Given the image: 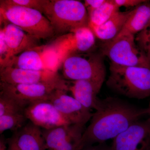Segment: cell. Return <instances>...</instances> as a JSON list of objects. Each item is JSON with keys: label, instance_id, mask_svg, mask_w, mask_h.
Wrapping results in <instances>:
<instances>
[{"label": "cell", "instance_id": "cell-1", "mask_svg": "<svg viewBox=\"0 0 150 150\" xmlns=\"http://www.w3.org/2000/svg\"><path fill=\"white\" fill-rule=\"evenodd\" d=\"M146 114V108L137 107L118 98L99 99L90 123L83 134L81 150L113 140Z\"/></svg>", "mask_w": 150, "mask_h": 150}, {"label": "cell", "instance_id": "cell-2", "mask_svg": "<svg viewBox=\"0 0 150 150\" xmlns=\"http://www.w3.org/2000/svg\"><path fill=\"white\" fill-rule=\"evenodd\" d=\"M41 13L60 35L88 27V12L83 3L76 0H43Z\"/></svg>", "mask_w": 150, "mask_h": 150}, {"label": "cell", "instance_id": "cell-3", "mask_svg": "<svg viewBox=\"0 0 150 150\" xmlns=\"http://www.w3.org/2000/svg\"><path fill=\"white\" fill-rule=\"evenodd\" d=\"M106 85L115 93L129 98L150 96V67H126L110 63Z\"/></svg>", "mask_w": 150, "mask_h": 150}, {"label": "cell", "instance_id": "cell-4", "mask_svg": "<svg viewBox=\"0 0 150 150\" xmlns=\"http://www.w3.org/2000/svg\"><path fill=\"white\" fill-rule=\"evenodd\" d=\"M0 3L1 23L15 25L36 40L47 39L55 35L51 23L39 11Z\"/></svg>", "mask_w": 150, "mask_h": 150}, {"label": "cell", "instance_id": "cell-5", "mask_svg": "<svg viewBox=\"0 0 150 150\" xmlns=\"http://www.w3.org/2000/svg\"><path fill=\"white\" fill-rule=\"evenodd\" d=\"M102 54L91 52L73 54L63 61V74L70 81L90 80L103 84L106 69Z\"/></svg>", "mask_w": 150, "mask_h": 150}, {"label": "cell", "instance_id": "cell-6", "mask_svg": "<svg viewBox=\"0 0 150 150\" xmlns=\"http://www.w3.org/2000/svg\"><path fill=\"white\" fill-rule=\"evenodd\" d=\"M135 37V35L129 33L120 32L114 39L104 43L102 55L115 64L150 67L146 54L137 45Z\"/></svg>", "mask_w": 150, "mask_h": 150}, {"label": "cell", "instance_id": "cell-7", "mask_svg": "<svg viewBox=\"0 0 150 150\" xmlns=\"http://www.w3.org/2000/svg\"><path fill=\"white\" fill-rule=\"evenodd\" d=\"M95 43V35L88 26L62 34L48 46L56 54L61 67L62 62L68 56L91 52Z\"/></svg>", "mask_w": 150, "mask_h": 150}, {"label": "cell", "instance_id": "cell-8", "mask_svg": "<svg viewBox=\"0 0 150 150\" xmlns=\"http://www.w3.org/2000/svg\"><path fill=\"white\" fill-rule=\"evenodd\" d=\"M1 92L9 96L28 106L32 103L48 100L58 89L69 91V83L64 79L58 81L32 84H11L1 82Z\"/></svg>", "mask_w": 150, "mask_h": 150}, {"label": "cell", "instance_id": "cell-9", "mask_svg": "<svg viewBox=\"0 0 150 150\" xmlns=\"http://www.w3.org/2000/svg\"><path fill=\"white\" fill-rule=\"evenodd\" d=\"M8 67L23 69L58 72L60 66L56 54L46 45L36 46L15 56Z\"/></svg>", "mask_w": 150, "mask_h": 150}, {"label": "cell", "instance_id": "cell-10", "mask_svg": "<svg viewBox=\"0 0 150 150\" xmlns=\"http://www.w3.org/2000/svg\"><path fill=\"white\" fill-rule=\"evenodd\" d=\"M67 91L63 89L57 90L48 100L71 124L84 126L91 119L93 113L74 98L67 95Z\"/></svg>", "mask_w": 150, "mask_h": 150}, {"label": "cell", "instance_id": "cell-11", "mask_svg": "<svg viewBox=\"0 0 150 150\" xmlns=\"http://www.w3.org/2000/svg\"><path fill=\"white\" fill-rule=\"evenodd\" d=\"M112 150H150V122H135L113 139Z\"/></svg>", "mask_w": 150, "mask_h": 150}, {"label": "cell", "instance_id": "cell-12", "mask_svg": "<svg viewBox=\"0 0 150 150\" xmlns=\"http://www.w3.org/2000/svg\"><path fill=\"white\" fill-rule=\"evenodd\" d=\"M24 113L30 122L44 130L72 125L49 100L30 103L25 108Z\"/></svg>", "mask_w": 150, "mask_h": 150}, {"label": "cell", "instance_id": "cell-13", "mask_svg": "<svg viewBox=\"0 0 150 150\" xmlns=\"http://www.w3.org/2000/svg\"><path fill=\"white\" fill-rule=\"evenodd\" d=\"M1 82L11 84H32L58 81L64 80L58 72L35 71L7 67L0 68Z\"/></svg>", "mask_w": 150, "mask_h": 150}, {"label": "cell", "instance_id": "cell-14", "mask_svg": "<svg viewBox=\"0 0 150 150\" xmlns=\"http://www.w3.org/2000/svg\"><path fill=\"white\" fill-rule=\"evenodd\" d=\"M103 85L90 80L71 81L69 91L73 97L89 110H96L99 102L97 97Z\"/></svg>", "mask_w": 150, "mask_h": 150}, {"label": "cell", "instance_id": "cell-15", "mask_svg": "<svg viewBox=\"0 0 150 150\" xmlns=\"http://www.w3.org/2000/svg\"><path fill=\"white\" fill-rule=\"evenodd\" d=\"M2 28L4 30L6 43L13 56H17L37 46L36 39L16 25L11 23H5Z\"/></svg>", "mask_w": 150, "mask_h": 150}, {"label": "cell", "instance_id": "cell-16", "mask_svg": "<svg viewBox=\"0 0 150 150\" xmlns=\"http://www.w3.org/2000/svg\"><path fill=\"white\" fill-rule=\"evenodd\" d=\"M20 150H47L41 128L31 122L12 137Z\"/></svg>", "mask_w": 150, "mask_h": 150}, {"label": "cell", "instance_id": "cell-17", "mask_svg": "<svg viewBox=\"0 0 150 150\" xmlns=\"http://www.w3.org/2000/svg\"><path fill=\"white\" fill-rule=\"evenodd\" d=\"M133 10L118 11L103 24L90 28L98 39L105 42L112 40L121 32Z\"/></svg>", "mask_w": 150, "mask_h": 150}, {"label": "cell", "instance_id": "cell-18", "mask_svg": "<svg viewBox=\"0 0 150 150\" xmlns=\"http://www.w3.org/2000/svg\"><path fill=\"white\" fill-rule=\"evenodd\" d=\"M84 126L64 125L48 130L43 129V135L47 150H56L76 134L83 132Z\"/></svg>", "mask_w": 150, "mask_h": 150}, {"label": "cell", "instance_id": "cell-19", "mask_svg": "<svg viewBox=\"0 0 150 150\" xmlns=\"http://www.w3.org/2000/svg\"><path fill=\"white\" fill-rule=\"evenodd\" d=\"M150 21V1H146L133 9L121 32L138 34Z\"/></svg>", "mask_w": 150, "mask_h": 150}, {"label": "cell", "instance_id": "cell-20", "mask_svg": "<svg viewBox=\"0 0 150 150\" xmlns=\"http://www.w3.org/2000/svg\"><path fill=\"white\" fill-rule=\"evenodd\" d=\"M119 11L114 0H106L99 8L89 13V27L99 26L105 23Z\"/></svg>", "mask_w": 150, "mask_h": 150}, {"label": "cell", "instance_id": "cell-21", "mask_svg": "<svg viewBox=\"0 0 150 150\" xmlns=\"http://www.w3.org/2000/svg\"><path fill=\"white\" fill-rule=\"evenodd\" d=\"M27 118L24 112L6 114L0 116V134L7 130L18 131L25 126Z\"/></svg>", "mask_w": 150, "mask_h": 150}, {"label": "cell", "instance_id": "cell-22", "mask_svg": "<svg viewBox=\"0 0 150 150\" xmlns=\"http://www.w3.org/2000/svg\"><path fill=\"white\" fill-rule=\"evenodd\" d=\"M26 106L15 98L1 92L0 116L6 114L24 112Z\"/></svg>", "mask_w": 150, "mask_h": 150}, {"label": "cell", "instance_id": "cell-23", "mask_svg": "<svg viewBox=\"0 0 150 150\" xmlns=\"http://www.w3.org/2000/svg\"><path fill=\"white\" fill-rule=\"evenodd\" d=\"M8 47L6 43L2 28L0 30V67L4 68L8 67L13 59Z\"/></svg>", "mask_w": 150, "mask_h": 150}, {"label": "cell", "instance_id": "cell-24", "mask_svg": "<svg viewBox=\"0 0 150 150\" xmlns=\"http://www.w3.org/2000/svg\"><path fill=\"white\" fill-rule=\"evenodd\" d=\"M139 48L146 54L150 51V22L135 37Z\"/></svg>", "mask_w": 150, "mask_h": 150}, {"label": "cell", "instance_id": "cell-25", "mask_svg": "<svg viewBox=\"0 0 150 150\" xmlns=\"http://www.w3.org/2000/svg\"><path fill=\"white\" fill-rule=\"evenodd\" d=\"M43 0H3L1 3L9 6H19L34 9L41 12Z\"/></svg>", "mask_w": 150, "mask_h": 150}, {"label": "cell", "instance_id": "cell-26", "mask_svg": "<svg viewBox=\"0 0 150 150\" xmlns=\"http://www.w3.org/2000/svg\"><path fill=\"white\" fill-rule=\"evenodd\" d=\"M83 132L76 134L56 150H81V139Z\"/></svg>", "mask_w": 150, "mask_h": 150}, {"label": "cell", "instance_id": "cell-27", "mask_svg": "<svg viewBox=\"0 0 150 150\" xmlns=\"http://www.w3.org/2000/svg\"><path fill=\"white\" fill-rule=\"evenodd\" d=\"M146 1V0H114V2L119 8L121 7H137Z\"/></svg>", "mask_w": 150, "mask_h": 150}, {"label": "cell", "instance_id": "cell-28", "mask_svg": "<svg viewBox=\"0 0 150 150\" xmlns=\"http://www.w3.org/2000/svg\"><path fill=\"white\" fill-rule=\"evenodd\" d=\"M106 0H86L84 4L88 13L99 8L105 2Z\"/></svg>", "mask_w": 150, "mask_h": 150}, {"label": "cell", "instance_id": "cell-29", "mask_svg": "<svg viewBox=\"0 0 150 150\" xmlns=\"http://www.w3.org/2000/svg\"><path fill=\"white\" fill-rule=\"evenodd\" d=\"M81 150H112L111 146L106 144L105 143L97 144L96 145L88 146Z\"/></svg>", "mask_w": 150, "mask_h": 150}, {"label": "cell", "instance_id": "cell-30", "mask_svg": "<svg viewBox=\"0 0 150 150\" xmlns=\"http://www.w3.org/2000/svg\"><path fill=\"white\" fill-rule=\"evenodd\" d=\"M8 150H20L12 138L8 141Z\"/></svg>", "mask_w": 150, "mask_h": 150}, {"label": "cell", "instance_id": "cell-31", "mask_svg": "<svg viewBox=\"0 0 150 150\" xmlns=\"http://www.w3.org/2000/svg\"><path fill=\"white\" fill-rule=\"evenodd\" d=\"M0 150H8L5 140L2 137L0 139Z\"/></svg>", "mask_w": 150, "mask_h": 150}, {"label": "cell", "instance_id": "cell-32", "mask_svg": "<svg viewBox=\"0 0 150 150\" xmlns=\"http://www.w3.org/2000/svg\"><path fill=\"white\" fill-rule=\"evenodd\" d=\"M146 115H149V118L147 120L150 122V103L149 104V106L147 108H146Z\"/></svg>", "mask_w": 150, "mask_h": 150}, {"label": "cell", "instance_id": "cell-33", "mask_svg": "<svg viewBox=\"0 0 150 150\" xmlns=\"http://www.w3.org/2000/svg\"><path fill=\"white\" fill-rule=\"evenodd\" d=\"M146 54L148 60L149 61L150 63V51H149V52H148Z\"/></svg>", "mask_w": 150, "mask_h": 150}, {"label": "cell", "instance_id": "cell-34", "mask_svg": "<svg viewBox=\"0 0 150 150\" xmlns=\"http://www.w3.org/2000/svg\"><path fill=\"white\" fill-rule=\"evenodd\" d=\"M150 22V21L149 22V23Z\"/></svg>", "mask_w": 150, "mask_h": 150}]
</instances>
